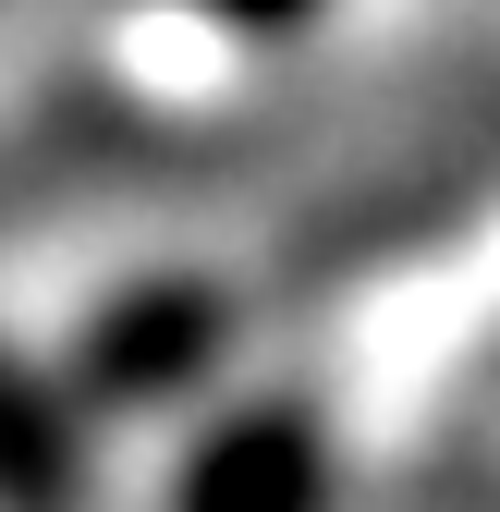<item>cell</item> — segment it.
<instances>
[{"label":"cell","mask_w":500,"mask_h":512,"mask_svg":"<svg viewBox=\"0 0 500 512\" xmlns=\"http://www.w3.org/2000/svg\"><path fill=\"white\" fill-rule=\"evenodd\" d=\"M232 13H257V25H281V13H305V0H232Z\"/></svg>","instance_id":"6da1fadb"}]
</instances>
